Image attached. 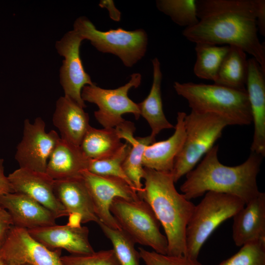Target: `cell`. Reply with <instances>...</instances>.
I'll list each match as a JSON object with an SVG mask.
<instances>
[{
	"label": "cell",
	"mask_w": 265,
	"mask_h": 265,
	"mask_svg": "<svg viewBox=\"0 0 265 265\" xmlns=\"http://www.w3.org/2000/svg\"><path fill=\"white\" fill-rule=\"evenodd\" d=\"M199 21L185 28L190 42L237 47L265 72V46L258 36L255 0H196Z\"/></svg>",
	"instance_id": "obj_1"
},
{
	"label": "cell",
	"mask_w": 265,
	"mask_h": 265,
	"mask_svg": "<svg viewBox=\"0 0 265 265\" xmlns=\"http://www.w3.org/2000/svg\"><path fill=\"white\" fill-rule=\"evenodd\" d=\"M218 150L217 145L213 146L197 167L186 175L180 190L189 200L213 191L235 196L246 205L260 193L257 177L263 157L251 152L242 163L229 166L219 161Z\"/></svg>",
	"instance_id": "obj_2"
},
{
	"label": "cell",
	"mask_w": 265,
	"mask_h": 265,
	"mask_svg": "<svg viewBox=\"0 0 265 265\" xmlns=\"http://www.w3.org/2000/svg\"><path fill=\"white\" fill-rule=\"evenodd\" d=\"M144 186L138 195L150 206L167 240V254L186 256V226L195 205L176 190L171 173L144 167Z\"/></svg>",
	"instance_id": "obj_3"
},
{
	"label": "cell",
	"mask_w": 265,
	"mask_h": 265,
	"mask_svg": "<svg viewBox=\"0 0 265 265\" xmlns=\"http://www.w3.org/2000/svg\"><path fill=\"white\" fill-rule=\"evenodd\" d=\"M176 93L187 102L191 111L213 113L230 120L233 124L248 125L252 122L246 90L213 84L180 83L175 81Z\"/></svg>",
	"instance_id": "obj_4"
},
{
	"label": "cell",
	"mask_w": 265,
	"mask_h": 265,
	"mask_svg": "<svg viewBox=\"0 0 265 265\" xmlns=\"http://www.w3.org/2000/svg\"><path fill=\"white\" fill-rule=\"evenodd\" d=\"M184 121L185 140L175 159L171 172L175 183L194 169L221 137L226 126L233 125L230 120L220 115L193 111L186 114Z\"/></svg>",
	"instance_id": "obj_5"
},
{
	"label": "cell",
	"mask_w": 265,
	"mask_h": 265,
	"mask_svg": "<svg viewBox=\"0 0 265 265\" xmlns=\"http://www.w3.org/2000/svg\"><path fill=\"white\" fill-rule=\"evenodd\" d=\"M245 206L239 198L230 194L208 191L194 210L186 226V256L197 259L201 248L222 222Z\"/></svg>",
	"instance_id": "obj_6"
},
{
	"label": "cell",
	"mask_w": 265,
	"mask_h": 265,
	"mask_svg": "<svg viewBox=\"0 0 265 265\" xmlns=\"http://www.w3.org/2000/svg\"><path fill=\"white\" fill-rule=\"evenodd\" d=\"M110 211L121 229L135 244L149 246L160 254H167V238L161 233V225L145 201L116 198Z\"/></svg>",
	"instance_id": "obj_7"
},
{
	"label": "cell",
	"mask_w": 265,
	"mask_h": 265,
	"mask_svg": "<svg viewBox=\"0 0 265 265\" xmlns=\"http://www.w3.org/2000/svg\"><path fill=\"white\" fill-rule=\"evenodd\" d=\"M73 27L97 50L117 56L126 67H132L146 53L148 36L143 29L127 30L119 27L100 31L84 16L78 18Z\"/></svg>",
	"instance_id": "obj_8"
},
{
	"label": "cell",
	"mask_w": 265,
	"mask_h": 265,
	"mask_svg": "<svg viewBox=\"0 0 265 265\" xmlns=\"http://www.w3.org/2000/svg\"><path fill=\"white\" fill-rule=\"evenodd\" d=\"M141 78L140 73H133L128 82L113 89L102 88L95 84L86 85L81 91L82 99L98 106L99 109L94 112V116L104 128H115L125 120L122 117L124 114H133L136 119L140 117L138 104L128 94L132 88L140 85Z\"/></svg>",
	"instance_id": "obj_9"
},
{
	"label": "cell",
	"mask_w": 265,
	"mask_h": 265,
	"mask_svg": "<svg viewBox=\"0 0 265 265\" xmlns=\"http://www.w3.org/2000/svg\"><path fill=\"white\" fill-rule=\"evenodd\" d=\"M83 38L76 30L66 33L57 41L55 47L58 54L64 57L60 69V83L64 96L74 101L83 108L86 107L81 98L82 88L94 84L85 72L80 57V48Z\"/></svg>",
	"instance_id": "obj_10"
},
{
	"label": "cell",
	"mask_w": 265,
	"mask_h": 265,
	"mask_svg": "<svg viewBox=\"0 0 265 265\" xmlns=\"http://www.w3.org/2000/svg\"><path fill=\"white\" fill-rule=\"evenodd\" d=\"M41 117L34 123L25 120L23 137L15 156L20 168L45 172L49 158L60 139L55 131L47 132Z\"/></svg>",
	"instance_id": "obj_11"
},
{
	"label": "cell",
	"mask_w": 265,
	"mask_h": 265,
	"mask_svg": "<svg viewBox=\"0 0 265 265\" xmlns=\"http://www.w3.org/2000/svg\"><path fill=\"white\" fill-rule=\"evenodd\" d=\"M61 253L39 243L27 229L13 226L0 247V260L5 265H63Z\"/></svg>",
	"instance_id": "obj_12"
},
{
	"label": "cell",
	"mask_w": 265,
	"mask_h": 265,
	"mask_svg": "<svg viewBox=\"0 0 265 265\" xmlns=\"http://www.w3.org/2000/svg\"><path fill=\"white\" fill-rule=\"evenodd\" d=\"M82 177L100 221L110 228L121 230L110 212V206L116 198L127 200L140 199L136 190L117 177L98 175L87 170L82 173Z\"/></svg>",
	"instance_id": "obj_13"
},
{
	"label": "cell",
	"mask_w": 265,
	"mask_h": 265,
	"mask_svg": "<svg viewBox=\"0 0 265 265\" xmlns=\"http://www.w3.org/2000/svg\"><path fill=\"white\" fill-rule=\"evenodd\" d=\"M7 177L13 192L30 197L50 211L56 218L68 216L55 195L54 180L45 172L19 168Z\"/></svg>",
	"instance_id": "obj_14"
},
{
	"label": "cell",
	"mask_w": 265,
	"mask_h": 265,
	"mask_svg": "<svg viewBox=\"0 0 265 265\" xmlns=\"http://www.w3.org/2000/svg\"><path fill=\"white\" fill-rule=\"evenodd\" d=\"M30 235L48 249H64L72 255L94 252L89 240V229L85 226L53 225L27 230Z\"/></svg>",
	"instance_id": "obj_15"
},
{
	"label": "cell",
	"mask_w": 265,
	"mask_h": 265,
	"mask_svg": "<svg viewBox=\"0 0 265 265\" xmlns=\"http://www.w3.org/2000/svg\"><path fill=\"white\" fill-rule=\"evenodd\" d=\"M246 85L254 132L251 152L265 156V72L253 58L248 60Z\"/></svg>",
	"instance_id": "obj_16"
},
{
	"label": "cell",
	"mask_w": 265,
	"mask_h": 265,
	"mask_svg": "<svg viewBox=\"0 0 265 265\" xmlns=\"http://www.w3.org/2000/svg\"><path fill=\"white\" fill-rule=\"evenodd\" d=\"M0 205L9 213L13 226L28 230L56 224V218L50 211L25 194L3 195Z\"/></svg>",
	"instance_id": "obj_17"
},
{
	"label": "cell",
	"mask_w": 265,
	"mask_h": 265,
	"mask_svg": "<svg viewBox=\"0 0 265 265\" xmlns=\"http://www.w3.org/2000/svg\"><path fill=\"white\" fill-rule=\"evenodd\" d=\"M233 218L232 238L237 246L265 242V193L260 192Z\"/></svg>",
	"instance_id": "obj_18"
},
{
	"label": "cell",
	"mask_w": 265,
	"mask_h": 265,
	"mask_svg": "<svg viewBox=\"0 0 265 265\" xmlns=\"http://www.w3.org/2000/svg\"><path fill=\"white\" fill-rule=\"evenodd\" d=\"M55 195L68 214H79L81 223L100 222L97 216L92 201L82 177L54 180Z\"/></svg>",
	"instance_id": "obj_19"
},
{
	"label": "cell",
	"mask_w": 265,
	"mask_h": 265,
	"mask_svg": "<svg viewBox=\"0 0 265 265\" xmlns=\"http://www.w3.org/2000/svg\"><path fill=\"white\" fill-rule=\"evenodd\" d=\"M83 108L71 98L62 96L56 101L53 117V122L60 132V138L78 146L91 127L89 115Z\"/></svg>",
	"instance_id": "obj_20"
},
{
	"label": "cell",
	"mask_w": 265,
	"mask_h": 265,
	"mask_svg": "<svg viewBox=\"0 0 265 265\" xmlns=\"http://www.w3.org/2000/svg\"><path fill=\"white\" fill-rule=\"evenodd\" d=\"M186 114L184 112H178L175 132L169 138L155 142L146 147L142 157L144 167L171 173L175 159L185 140Z\"/></svg>",
	"instance_id": "obj_21"
},
{
	"label": "cell",
	"mask_w": 265,
	"mask_h": 265,
	"mask_svg": "<svg viewBox=\"0 0 265 265\" xmlns=\"http://www.w3.org/2000/svg\"><path fill=\"white\" fill-rule=\"evenodd\" d=\"M89 160L80 146L60 138L49 158L45 173L53 180L81 177L87 170Z\"/></svg>",
	"instance_id": "obj_22"
},
{
	"label": "cell",
	"mask_w": 265,
	"mask_h": 265,
	"mask_svg": "<svg viewBox=\"0 0 265 265\" xmlns=\"http://www.w3.org/2000/svg\"><path fill=\"white\" fill-rule=\"evenodd\" d=\"M153 75L152 87L147 97L137 104L140 114L148 122L151 129V135H156L164 129L174 128L175 127L166 119L162 108L161 95L162 72L160 63L157 57L152 61Z\"/></svg>",
	"instance_id": "obj_23"
},
{
	"label": "cell",
	"mask_w": 265,
	"mask_h": 265,
	"mask_svg": "<svg viewBox=\"0 0 265 265\" xmlns=\"http://www.w3.org/2000/svg\"><path fill=\"white\" fill-rule=\"evenodd\" d=\"M121 139L115 128L98 129L91 126L80 147L89 159H103L114 155L120 149L124 144Z\"/></svg>",
	"instance_id": "obj_24"
},
{
	"label": "cell",
	"mask_w": 265,
	"mask_h": 265,
	"mask_svg": "<svg viewBox=\"0 0 265 265\" xmlns=\"http://www.w3.org/2000/svg\"><path fill=\"white\" fill-rule=\"evenodd\" d=\"M248 66L246 53L237 47L230 46L220 67L214 84L246 90Z\"/></svg>",
	"instance_id": "obj_25"
},
{
	"label": "cell",
	"mask_w": 265,
	"mask_h": 265,
	"mask_svg": "<svg viewBox=\"0 0 265 265\" xmlns=\"http://www.w3.org/2000/svg\"><path fill=\"white\" fill-rule=\"evenodd\" d=\"M228 45L196 43V58L193 72L200 79L214 81L223 59L229 52Z\"/></svg>",
	"instance_id": "obj_26"
},
{
	"label": "cell",
	"mask_w": 265,
	"mask_h": 265,
	"mask_svg": "<svg viewBox=\"0 0 265 265\" xmlns=\"http://www.w3.org/2000/svg\"><path fill=\"white\" fill-rule=\"evenodd\" d=\"M126 142L131 145L130 150L122 164L127 177L134 185L137 193L143 189L141 180L144 175L142 157L146 147L156 142V137L151 135L145 137L134 136L129 138Z\"/></svg>",
	"instance_id": "obj_27"
},
{
	"label": "cell",
	"mask_w": 265,
	"mask_h": 265,
	"mask_svg": "<svg viewBox=\"0 0 265 265\" xmlns=\"http://www.w3.org/2000/svg\"><path fill=\"white\" fill-rule=\"evenodd\" d=\"M98 225L111 242L120 265H140V257L134 242L122 230L110 228L101 221Z\"/></svg>",
	"instance_id": "obj_28"
},
{
	"label": "cell",
	"mask_w": 265,
	"mask_h": 265,
	"mask_svg": "<svg viewBox=\"0 0 265 265\" xmlns=\"http://www.w3.org/2000/svg\"><path fill=\"white\" fill-rule=\"evenodd\" d=\"M156 6L175 23L185 28L193 26L199 21L196 0H157Z\"/></svg>",
	"instance_id": "obj_29"
},
{
	"label": "cell",
	"mask_w": 265,
	"mask_h": 265,
	"mask_svg": "<svg viewBox=\"0 0 265 265\" xmlns=\"http://www.w3.org/2000/svg\"><path fill=\"white\" fill-rule=\"evenodd\" d=\"M130 148L131 145L126 142L117 152L109 157L100 159H89L87 170L98 175L120 178L136 191L134 185L127 177L122 167L123 163Z\"/></svg>",
	"instance_id": "obj_30"
},
{
	"label": "cell",
	"mask_w": 265,
	"mask_h": 265,
	"mask_svg": "<svg viewBox=\"0 0 265 265\" xmlns=\"http://www.w3.org/2000/svg\"><path fill=\"white\" fill-rule=\"evenodd\" d=\"M217 265H265V242L246 243L237 253Z\"/></svg>",
	"instance_id": "obj_31"
},
{
	"label": "cell",
	"mask_w": 265,
	"mask_h": 265,
	"mask_svg": "<svg viewBox=\"0 0 265 265\" xmlns=\"http://www.w3.org/2000/svg\"><path fill=\"white\" fill-rule=\"evenodd\" d=\"M63 265H120L112 249L61 257Z\"/></svg>",
	"instance_id": "obj_32"
},
{
	"label": "cell",
	"mask_w": 265,
	"mask_h": 265,
	"mask_svg": "<svg viewBox=\"0 0 265 265\" xmlns=\"http://www.w3.org/2000/svg\"><path fill=\"white\" fill-rule=\"evenodd\" d=\"M140 259L145 265H202L197 259L186 256H171L138 248Z\"/></svg>",
	"instance_id": "obj_33"
},
{
	"label": "cell",
	"mask_w": 265,
	"mask_h": 265,
	"mask_svg": "<svg viewBox=\"0 0 265 265\" xmlns=\"http://www.w3.org/2000/svg\"><path fill=\"white\" fill-rule=\"evenodd\" d=\"M12 226V221L9 213L0 205V247Z\"/></svg>",
	"instance_id": "obj_34"
},
{
	"label": "cell",
	"mask_w": 265,
	"mask_h": 265,
	"mask_svg": "<svg viewBox=\"0 0 265 265\" xmlns=\"http://www.w3.org/2000/svg\"><path fill=\"white\" fill-rule=\"evenodd\" d=\"M257 29L260 34L265 36V0H255Z\"/></svg>",
	"instance_id": "obj_35"
},
{
	"label": "cell",
	"mask_w": 265,
	"mask_h": 265,
	"mask_svg": "<svg viewBox=\"0 0 265 265\" xmlns=\"http://www.w3.org/2000/svg\"><path fill=\"white\" fill-rule=\"evenodd\" d=\"M13 192L11 184L4 173L3 159L0 158V197Z\"/></svg>",
	"instance_id": "obj_36"
},
{
	"label": "cell",
	"mask_w": 265,
	"mask_h": 265,
	"mask_svg": "<svg viewBox=\"0 0 265 265\" xmlns=\"http://www.w3.org/2000/svg\"><path fill=\"white\" fill-rule=\"evenodd\" d=\"M99 6L106 8L109 12L110 18L114 21L119 22L121 19V12L116 8L113 0H103L99 2Z\"/></svg>",
	"instance_id": "obj_37"
},
{
	"label": "cell",
	"mask_w": 265,
	"mask_h": 265,
	"mask_svg": "<svg viewBox=\"0 0 265 265\" xmlns=\"http://www.w3.org/2000/svg\"><path fill=\"white\" fill-rule=\"evenodd\" d=\"M0 265H5L0 260Z\"/></svg>",
	"instance_id": "obj_38"
},
{
	"label": "cell",
	"mask_w": 265,
	"mask_h": 265,
	"mask_svg": "<svg viewBox=\"0 0 265 265\" xmlns=\"http://www.w3.org/2000/svg\"><path fill=\"white\" fill-rule=\"evenodd\" d=\"M28 265V264H22V265Z\"/></svg>",
	"instance_id": "obj_39"
}]
</instances>
